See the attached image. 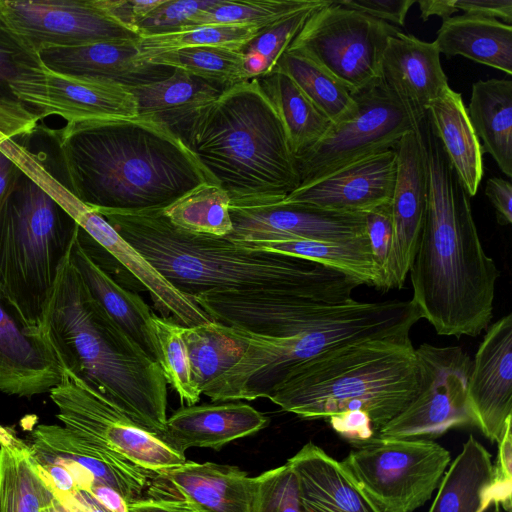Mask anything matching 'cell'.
<instances>
[{
    "mask_svg": "<svg viewBox=\"0 0 512 512\" xmlns=\"http://www.w3.org/2000/svg\"><path fill=\"white\" fill-rule=\"evenodd\" d=\"M95 211L173 287L190 297L208 291L289 292L351 301L353 291L363 285L311 260L188 232L173 225L162 209Z\"/></svg>",
    "mask_w": 512,
    "mask_h": 512,
    "instance_id": "3957f363",
    "label": "cell"
},
{
    "mask_svg": "<svg viewBox=\"0 0 512 512\" xmlns=\"http://www.w3.org/2000/svg\"><path fill=\"white\" fill-rule=\"evenodd\" d=\"M94 2L112 19L137 34L138 23L164 0H94Z\"/></svg>",
    "mask_w": 512,
    "mask_h": 512,
    "instance_id": "681fc988",
    "label": "cell"
},
{
    "mask_svg": "<svg viewBox=\"0 0 512 512\" xmlns=\"http://www.w3.org/2000/svg\"><path fill=\"white\" fill-rule=\"evenodd\" d=\"M39 335L63 370L160 438L167 420L163 372L95 300L69 255L46 305Z\"/></svg>",
    "mask_w": 512,
    "mask_h": 512,
    "instance_id": "277c9868",
    "label": "cell"
},
{
    "mask_svg": "<svg viewBox=\"0 0 512 512\" xmlns=\"http://www.w3.org/2000/svg\"><path fill=\"white\" fill-rule=\"evenodd\" d=\"M332 428L342 437L361 443L373 437L369 415L362 410H347L329 417Z\"/></svg>",
    "mask_w": 512,
    "mask_h": 512,
    "instance_id": "816d5d0a",
    "label": "cell"
},
{
    "mask_svg": "<svg viewBox=\"0 0 512 512\" xmlns=\"http://www.w3.org/2000/svg\"><path fill=\"white\" fill-rule=\"evenodd\" d=\"M328 0H317L313 5L289 15L259 31L242 50L254 78L271 73L309 16Z\"/></svg>",
    "mask_w": 512,
    "mask_h": 512,
    "instance_id": "7bdbcfd3",
    "label": "cell"
},
{
    "mask_svg": "<svg viewBox=\"0 0 512 512\" xmlns=\"http://www.w3.org/2000/svg\"><path fill=\"white\" fill-rule=\"evenodd\" d=\"M338 4L382 21L404 26L415 0H335Z\"/></svg>",
    "mask_w": 512,
    "mask_h": 512,
    "instance_id": "f907efd6",
    "label": "cell"
},
{
    "mask_svg": "<svg viewBox=\"0 0 512 512\" xmlns=\"http://www.w3.org/2000/svg\"><path fill=\"white\" fill-rule=\"evenodd\" d=\"M261 29L243 25H201L187 27L180 31L152 36L138 37L139 61L176 49L188 47L217 46L242 50L253 40Z\"/></svg>",
    "mask_w": 512,
    "mask_h": 512,
    "instance_id": "60d3db41",
    "label": "cell"
},
{
    "mask_svg": "<svg viewBox=\"0 0 512 512\" xmlns=\"http://www.w3.org/2000/svg\"><path fill=\"white\" fill-rule=\"evenodd\" d=\"M128 88L136 98L138 116L153 118L178 136L224 90L177 68L163 80Z\"/></svg>",
    "mask_w": 512,
    "mask_h": 512,
    "instance_id": "f1b7e54d",
    "label": "cell"
},
{
    "mask_svg": "<svg viewBox=\"0 0 512 512\" xmlns=\"http://www.w3.org/2000/svg\"><path fill=\"white\" fill-rule=\"evenodd\" d=\"M233 243L250 250L311 260L355 277L363 284L372 285L379 290L381 288L367 235L341 243L280 238Z\"/></svg>",
    "mask_w": 512,
    "mask_h": 512,
    "instance_id": "d6a6232c",
    "label": "cell"
},
{
    "mask_svg": "<svg viewBox=\"0 0 512 512\" xmlns=\"http://www.w3.org/2000/svg\"><path fill=\"white\" fill-rule=\"evenodd\" d=\"M317 0H216L199 11L188 27L201 25H243L265 28L313 5ZM187 28V27H186Z\"/></svg>",
    "mask_w": 512,
    "mask_h": 512,
    "instance_id": "b9f144b4",
    "label": "cell"
},
{
    "mask_svg": "<svg viewBox=\"0 0 512 512\" xmlns=\"http://www.w3.org/2000/svg\"><path fill=\"white\" fill-rule=\"evenodd\" d=\"M455 7L465 14L496 19L508 25L512 22L511 0H455Z\"/></svg>",
    "mask_w": 512,
    "mask_h": 512,
    "instance_id": "f5cc1de1",
    "label": "cell"
},
{
    "mask_svg": "<svg viewBox=\"0 0 512 512\" xmlns=\"http://www.w3.org/2000/svg\"><path fill=\"white\" fill-rule=\"evenodd\" d=\"M366 235L369 240L374 267L383 286L385 266L393 241L391 201L365 213Z\"/></svg>",
    "mask_w": 512,
    "mask_h": 512,
    "instance_id": "7dc6e473",
    "label": "cell"
},
{
    "mask_svg": "<svg viewBox=\"0 0 512 512\" xmlns=\"http://www.w3.org/2000/svg\"><path fill=\"white\" fill-rule=\"evenodd\" d=\"M426 117L470 197L483 176V147L470 122L461 94L448 87L433 100Z\"/></svg>",
    "mask_w": 512,
    "mask_h": 512,
    "instance_id": "83f0119b",
    "label": "cell"
},
{
    "mask_svg": "<svg viewBox=\"0 0 512 512\" xmlns=\"http://www.w3.org/2000/svg\"><path fill=\"white\" fill-rule=\"evenodd\" d=\"M396 151L397 172L391 198L393 241L382 291L404 286L421 239L427 210V169L418 127L401 138Z\"/></svg>",
    "mask_w": 512,
    "mask_h": 512,
    "instance_id": "9a60e30c",
    "label": "cell"
},
{
    "mask_svg": "<svg viewBox=\"0 0 512 512\" xmlns=\"http://www.w3.org/2000/svg\"><path fill=\"white\" fill-rule=\"evenodd\" d=\"M54 496L67 512H111L86 490Z\"/></svg>",
    "mask_w": 512,
    "mask_h": 512,
    "instance_id": "9f6ffc18",
    "label": "cell"
},
{
    "mask_svg": "<svg viewBox=\"0 0 512 512\" xmlns=\"http://www.w3.org/2000/svg\"><path fill=\"white\" fill-rule=\"evenodd\" d=\"M467 400L477 426L499 443L512 419V315L489 326L472 361Z\"/></svg>",
    "mask_w": 512,
    "mask_h": 512,
    "instance_id": "ac0fdd59",
    "label": "cell"
},
{
    "mask_svg": "<svg viewBox=\"0 0 512 512\" xmlns=\"http://www.w3.org/2000/svg\"><path fill=\"white\" fill-rule=\"evenodd\" d=\"M86 491L111 512H129L125 499L106 485L93 483Z\"/></svg>",
    "mask_w": 512,
    "mask_h": 512,
    "instance_id": "91938a15",
    "label": "cell"
},
{
    "mask_svg": "<svg viewBox=\"0 0 512 512\" xmlns=\"http://www.w3.org/2000/svg\"><path fill=\"white\" fill-rule=\"evenodd\" d=\"M427 169V210L410 266L412 301L438 335L476 337L493 316L494 260L482 246L470 196L427 117L418 126Z\"/></svg>",
    "mask_w": 512,
    "mask_h": 512,
    "instance_id": "6da1fadb",
    "label": "cell"
},
{
    "mask_svg": "<svg viewBox=\"0 0 512 512\" xmlns=\"http://www.w3.org/2000/svg\"><path fill=\"white\" fill-rule=\"evenodd\" d=\"M498 456L495 466L496 480L504 485H512V432L511 424L498 443Z\"/></svg>",
    "mask_w": 512,
    "mask_h": 512,
    "instance_id": "6f0895ef",
    "label": "cell"
},
{
    "mask_svg": "<svg viewBox=\"0 0 512 512\" xmlns=\"http://www.w3.org/2000/svg\"><path fill=\"white\" fill-rule=\"evenodd\" d=\"M232 242L257 239H306L341 243L366 235L365 214H343L312 205L278 202L229 207Z\"/></svg>",
    "mask_w": 512,
    "mask_h": 512,
    "instance_id": "2e32d148",
    "label": "cell"
},
{
    "mask_svg": "<svg viewBox=\"0 0 512 512\" xmlns=\"http://www.w3.org/2000/svg\"><path fill=\"white\" fill-rule=\"evenodd\" d=\"M252 512H304L298 477L289 464L255 477Z\"/></svg>",
    "mask_w": 512,
    "mask_h": 512,
    "instance_id": "ee69618b",
    "label": "cell"
},
{
    "mask_svg": "<svg viewBox=\"0 0 512 512\" xmlns=\"http://www.w3.org/2000/svg\"><path fill=\"white\" fill-rule=\"evenodd\" d=\"M268 422L261 412L239 401L188 405L167 418L160 439L182 455L192 447L218 450L258 432Z\"/></svg>",
    "mask_w": 512,
    "mask_h": 512,
    "instance_id": "cb8c5ba5",
    "label": "cell"
},
{
    "mask_svg": "<svg viewBox=\"0 0 512 512\" xmlns=\"http://www.w3.org/2000/svg\"><path fill=\"white\" fill-rule=\"evenodd\" d=\"M78 227L21 171L0 220V294L36 335Z\"/></svg>",
    "mask_w": 512,
    "mask_h": 512,
    "instance_id": "ba28073f",
    "label": "cell"
},
{
    "mask_svg": "<svg viewBox=\"0 0 512 512\" xmlns=\"http://www.w3.org/2000/svg\"><path fill=\"white\" fill-rule=\"evenodd\" d=\"M51 133L68 188L94 210L164 209L215 184L183 140L150 117L66 124Z\"/></svg>",
    "mask_w": 512,
    "mask_h": 512,
    "instance_id": "7a4b0ae2",
    "label": "cell"
},
{
    "mask_svg": "<svg viewBox=\"0 0 512 512\" xmlns=\"http://www.w3.org/2000/svg\"><path fill=\"white\" fill-rule=\"evenodd\" d=\"M52 512H67V511L63 508V506L55 498V504L52 509Z\"/></svg>",
    "mask_w": 512,
    "mask_h": 512,
    "instance_id": "6125c7cd",
    "label": "cell"
},
{
    "mask_svg": "<svg viewBox=\"0 0 512 512\" xmlns=\"http://www.w3.org/2000/svg\"><path fill=\"white\" fill-rule=\"evenodd\" d=\"M129 512H197L184 501L141 498L128 504Z\"/></svg>",
    "mask_w": 512,
    "mask_h": 512,
    "instance_id": "680465c9",
    "label": "cell"
},
{
    "mask_svg": "<svg viewBox=\"0 0 512 512\" xmlns=\"http://www.w3.org/2000/svg\"><path fill=\"white\" fill-rule=\"evenodd\" d=\"M138 38L74 47H45L37 52L48 69L67 75L114 81L133 87L163 80L174 68L139 61Z\"/></svg>",
    "mask_w": 512,
    "mask_h": 512,
    "instance_id": "44dd1931",
    "label": "cell"
},
{
    "mask_svg": "<svg viewBox=\"0 0 512 512\" xmlns=\"http://www.w3.org/2000/svg\"><path fill=\"white\" fill-rule=\"evenodd\" d=\"M422 373L410 335L350 341L291 366L268 398L302 418L365 411L374 430L418 395Z\"/></svg>",
    "mask_w": 512,
    "mask_h": 512,
    "instance_id": "8992f818",
    "label": "cell"
},
{
    "mask_svg": "<svg viewBox=\"0 0 512 512\" xmlns=\"http://www.w3.org/2000/svg\"><path fill=\"white\" fill-rule=\"evenodd\" d=\"M20 174L21 169L0 147V220Z\"/></svg>",
    "mask_w": 512,
    "mask_h": 512,
    "instance_id": "11a10c76",
    "label": "cell"
},
{
    "mask_svg": "<svg viewBox=\"0 0 512 512\" xmlns=\"http://www.w3.org/2000/svg\"><path fill=\"white\" fill-rule=\"evenodd\" d=\"M143 62L181 69L222 89L254 78L243 50L202 46L162 52Z\"/></svg>",
    "mask_w": 512,
    "mask_h": 512,
    "instance_id": "8d00e7d4",
    "label": "cell"
},
{
    "mask_svg": "<svg viewBox=\"0 0 512 512\" xmlns=\"http://www.w3.org/2000/svg\"><path fill=\"white\" fill-rule=\"evenodd\" d=\"M274 70L287 74L333 125L356 114L358 105L349 90L307 57L286 50Z\"/></svg>",
    "mask_w": 512,
    "mask_h": 512,
    "instance_id": "d590c367",
    "label": "cell"
},
{
    "mask_svg": "<svg viewBox=\"0 0 512 512\" xmlns=\"http://www.w3.org/2000/svg\"><path fill=\"white\" fill-rule=\"evenodd\" d=\"M353 96L356 114L332 125L323 138L295 157L300 185L366 156L396 149L401 138L419 125L382 80Z\"/></svg>",
    "mask_w": 512,
    "mask_h": 512,
    "instance_id": "8fae6325",
    "label": "cell"
},
{
    "mask_svg": "<svg viewBox=\"0 0 512 512\" xmlns=\"http://www.w3.org/2000/svg\"><path fill=\"white\" fill-rule=\"evenodd\" d=\"M62 373L48 345L21 322L0 294V391L28 398L50 392Z\"/></svg>",
    "mask_w": 512,
    "mask_h": 512,
    "instance_id": "7402d4cb",
    "label": "cell"
},
{
    "mask_svg": "<svg viewBox=\"0 0 512 512\" xmlns=\"http://www.w3.org/2000/svg\"><path fill=\"white\" fill-rule=\"evenodd\" d=\"M34 449L55 456L87 473L94 481L117 491L129 504L139 500L156 473L130 460L110 457L57 424H39L31 431Z\"/></svg>",
    "mask_w": 512,
    "mask_h": 512,
    "instance_id": "d4e9b609",
    "label": "cell"
},
{
    "mask_svg": "<svg viewBox=\"0 0 512 512\" xmlns=\"http://www.w3.org/2000/svg\"><path fill=\"white\" fill-rule=\"evenodd\" d=\"M450 461L432 440L378 436L357 443L342 464L380 512H413L431 499Z\"/></svg>",
    "mask_w": 512,
    "mask_h": 512,
    "instance_id": "9c48e42d",
    "label": "cell"
},
{
    "mask_svg": "<svg viewBox=\"0 0 512 512\" xmlns=\"http://www.w3.org/2000/svg\"><path fill=\"white\" fill-rule=\"evenodd\" d=\"M183 325L171 318H150V329L159 364L167 384L173 388L182 402L195 405L202 395L196 387L187 346L183 337Z\"/></svg>",
    "mask_w": 512,
    "mask_h": 512,
    "instance_id": "ab89813d",
    "label": "cell"
},
{
    "mask_svg": "<svg viewBox=\"0 0 512 512\" xmlns=\"http://www.w3.org/2000/svg\"><path fill=\"white\" fill-rule=\"evenodd\" d=\"M439 53L463 56L512 74V26L499 20L462 14L442 21L433 41Z\"/></svg>",
    "mask_w": 512,
    "mask_h": 512,
    "instance_id": "f546056e",
    "label": "cell"
},
{
    "mask_svg": "<svg viewBox=\"0 0 512 512\" xmlns=\"http://www.w3.org/2000/svg\"><path fill=\"white\" fill-rule=\"evenodd\" d=\"M428 512H500L512 510V485L496 480L488 450L469 435L449 464Z\"/></svg>",
    "mask_w": 512,
    "mask_h": 512,
    "instance_id": "603a6c76",
    "label": "cell"
},
{
    "mask_svg": "<svg viewBox=\"0 0 512 512\" xmlns=\"http://www.w3.org/2000/svg\"><path fill=\"white\" fill-rule=\"evenodd\" d=\"M420 319L412 300H354L294 336L271 337L241 330L247 340L243 355L205 395L214 402L268 398L291 366L350 341L410 335Z\"/></svg>",
    "mask_w": 512,
    "mask_h": 512,
    "instance_id": "52a82bcc",
    "label": "cell"
},
{
    "mask_svg": "<svg viewBox=\"0 0 512 512\" xmlns=\"http://www.w3.org/2000/svg\"><path fill=\"white\" fill-rule=\"evenodd\" d=\"M54 504L29 443L13 428L0 425V512H52Z\"/></svg>",
    "mask_w": 512,
    "mask_h": 512,
    "instance_id": "4dcf8cb0",
    "label": "cell"
},
{
    "mask_svg": "<svg viewBox=\"0 0 512 512\" xmlns=\"http://www.w3.org/2000/svg\"><path fill=\"white\" fill-rule=\"evenodd\" d=\"M422 373L421 389L413 401L381 427L379 437L426 439L450 429L474 425L467 400L472 360L459 346L416 348Z\"/></svg>",
    "mask_w": 512,
    "mask_h": 512,
    "instance_id": "7c38bea8",
    "label": "cell"
},
{
    "mask_svg": "<svg viewBox=\"0 0 512 512\" xmlns=\"http://www.w3.org/2000/svg\"><path fill=\"white\" fill-rule=\"evenodd\" d=\"M179 137L230 206L278 203L300 185L284 125L256 78L223 90Z\"/></svg>",
    "mask_w": 512,
    "mask_h": 512,
    "instance_id": "5b68a950",
    "label": "cell"
},
{
    "mask_svg": "<svg viewBox=\"0 0 512 512\" xmlns=\"http://www.w3.org/2000/svg\"><path fill=\"white\" fill-rule=\"evenodd\" d=\"M10 88L18 101L42 119L57 115L67 124H77L138 116L136 98L128 87L110 80L58 73L42 63L22 72Z\"/></svg>",
    "mask_w": 512,
    "mask_h": 512,
    "instance_id": "4fadbf2b",
    "label": "cell"
},
{
    "mask_svg": "<svg viewBox=\"0 0 512 512\" xmlns=\"http://www.w3.org/2000/svg\"><path fill=\"white\" fill-rule=\"evenodd\" d=\"M381 80L418 124L425 119L429 104L449 87L435 43L400 30L388 38Z\"/></svg>",
    "mask_w": 512,
    "mask_h": 512,
    "instance_id": "ffe728a7",
    "label": "cell"
},
{
    "mask_svg": "<svg viewBox=\"0 0 512 512\" xmlns=\"http://www.w3.org/2000/svg\"><path fill=\"white\" fill-rule=\"evenodd\" d=\"M416 3L419 6L420 17L423 21L434 15L445 20L458 12L455 7V0H420Z\"/></svg>",
    "mask_w": 512,
    "mask_h": 512,
    "instance_id": "94428289",
    "label": "cell"
},
{
    "mask_svg": "<svg viewBox=\"0 0 512 512\" xmlns=\"http://www.w3.org/2000/svg\"><path fill=\"white\" fill-rule=\"evenodd\" d=\"M151 480L150 498L184 501L197 512H252L255 477L236 466L186 461Z\"/></svg>",
    "mask_w": 512,
    "mask_h": 512,
    "instance_id": "d6986e66",
    "label": "cell"
},
{
    "mask_svg": "<svg viewBox=\"0 0 512 512\" xmlns=\"http://www.w3.org/2000/svg\"><path fill=\"white\" fill-rule=\"evenodd\" d=\"M69 259L95 300L141 349L157 362L150 329L153 312L149 305L137 293L119 284L110 272L95 261L83 248L77 234L70 249Z\"/></svg>",
    "mask_w": 512,
    "mask_h": 512,
    "instance_id": "4316f807",
    "label": "cell"
},
{
    "mask_svg": "<svg viewBox=\"0 0 512 512\" xmlns=\"http://www.w3.org/2000/svg\"><path fill=\"white\" fill-rule=\"evenodd\" d=\"M229 207V196L220 186L203 183L162 212L173 225L188 232L227 237L233 231Z\"/></svg>",
    "mask_w": 512,
    "mask_h": 512,
    "instance_id": "74e56055",
    "label": "cell"
},
{
    "mask_svg": "<svg viewBox=\"0 0 512 512\" xmlns=\"http://www.w3.org/2000/svg\"><path fill=\"white\" fill-rule=\"evenodd\" d=\"M0 14L36 53L45 47H74L135 39L94 0H0Z\"/></svg>",
    "mask_w": 512,
    "mask_h": 512,
    "instance_id": "5bb4252c",
    "label": "cell"
},
{
    "mask_svg": "<svg viewBox=\"0 0 512 512\" xmlns=\"http://www.w3.org/2000/svg\"><path fill=\"white\" fill-rule=\"evenodd\" d=\"M286 463L298 477L304 512H380L342 462L314 443Z\"/></svg>",
    "mask_w": 512,
    "mask_h": 512,
    "instance_id": "484cf974",
    "label": "cell"
},
{
    "mask_svg": "<svg viewBox=\"0 0 512 512\" xmlns=\"http://www.w3.org/2000/svg\"><path fill=\"white\" fill-rule=\"evenodd\" d=\"M42 117L18 100H0V145L7 140L31 135Z\"/></svg>",
    "mask_w": 512,
    "mask_h": 512,
    "instance_id": "c3c4849f",
    "label": "cell"
},
{
    "mask_svg": "<svg viewBox=\"0 0 512 512\" xmlns=\"http://www.w3.org/2000/svg\"><path fill=\"white\" fill-rule=\"evenodd\" d=\"M193 381L204 394L244 353L247 340L242 331L211 321L184 327Z\"/></svg>",
    "mask_w": 512,
    "mask_h": 512,
    "instance_id": "e575fe53",
    "label": "cell"
},
{
    "mask_svg": "<svg viewBox=\"0 0 512 512\" xmlns=\"http://www.w3.org/2000/svg\"><path fill=\"white\" fill-rule=\"evenodd\" d=\"M107 443L119 454L148 471L158 473L186 462L156 435L144 430L121 412L107 426Z\"/></svg>",
    "mask_w": 512,
    "mask_h": 512,
    "instance_id": "f35d334b",
    "label": "cell"
},
{
    "mask_svg": "<svg viewBox=\"0 0 512 512\" xmlns=\"http://www.w3.org/2000/svg\"><path fill=\"white\" fill-rule=\"evenodd\" d=\"M396 172V149L375 153L301 184L280 202L307 204L343 214H365L391 201Z\"/></svg>",
    "mask_w": 512,
    "mask_h": 512,
    "instance_id": "e0dca14e",
    "label": "cell"
},
{
    "mask_svg": "<svg viewBox=\"0 0 512 512\" xmlns=\"http://www.w3.org/2000/svg\"><path fill=\"white\" fill-rule=\"evenodd\" d=\"M398 29L335 0L316 9L287 50L312 60L354 95L381 81L388 38Z\"/></svg>",
    "mask_w": 512,
    "mask_h": 512,
    "instance_id": "30bf717a",
    "label": "cell"
},
{
    "mask_svg": "<svg viewBox=\"0 0 512 512\" xmlns=\"http://www.w3.org/2000/svg\"><path fill=\"white\" fill-rule=\"evenodd\" d=\"M215 1L164 0L138 23L137 34L141 37L180 31L189 26L199 11L211 6Z\"/></svg>",
    "mask_w": 512,
    "mask_h": 512,
    "instance_id": "bcb514c9",
    "label": "cell"
},
{
    "mask_svg": "<svg viewBox=\"0 0 512 512\" xmlns=\"http://www.w3.org/2000/svg\"><path fill=\"white\" fill-rule=\"evenodd\" d=\"M485 194L492 203L500 225L512 222V185L510 181L498 177L488 179Z\"/></svg>",
    "mask_w": 512,
    "mask_h": 512,
    "instance_id": "db71d44e",
    "label": "cell"
},
{
    "mask_svg": "<svg viewBox=\"0 0 512 512\" xmlns=\"http://www.w3.org/2000/svg\"><path fill=\"white\" fill-rule=\"evenodd\" d=\"M40 63L37 53L9 27L0 14V100H17L12 94L11 82Z\"/></svg>",
    "mask_w": 512,
    "mask_h": 512,
    "instance_id": "f6af8a7d",
    "label": "cell"
},
{
    "mask_svg": "<svg viewBox=\"0 0 512 512\" xmlns=\"http://www.w3.org/2000/svg\"><path fill=\"white\" fill-rule=\"evenodd\" d=\"M466 108L484 152L492 156L506 176L512 177V81L475 82Z\"/></svg>",
    "mask_w": 512,
    "mask_h": 512,
    "instance_id": "1f68e13d",
    "label": "cell"
},
{
    "mask_svg": "<svg viewBox=\"0 0 512 512\" xmlns=\"http://www.w3.org/2000/svg\"><path fill=\"white\" fill-rule=\"evenodd\" d=\"M256 79L276 109L295 157L317 143L332 127L331 121L284 72L273 70Z\"/></svg>",
    "mask_w": 512,
    "mask_h": 512,
    "instance_id": "836d02e7",
    "label": "cell"
}]
</instances>
